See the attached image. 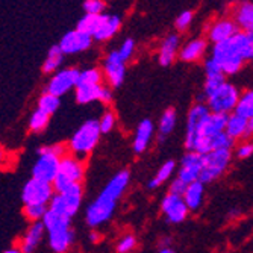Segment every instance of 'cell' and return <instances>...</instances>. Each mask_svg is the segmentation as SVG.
Wrapping results in <instances>:
<instances>
[{"instance_id": "ac0fdd59", "label": "cell", "mask_w": 253, "mask_h": 253, "mask_svg": "<svg viewBox=\"0 0 253 253\" xmlns=\"http://www.w3.org/2000/svg\"><path fill=\"white\" fill-rule=\"evenodd\" d=\"M240 32L237 23L234 21V18H218L215 21H212L210 28H208V40L215 45V44H221L227 40L234 38L237 34Z\"/></svg>"}, {"instance_id": "7dc6e473", "label": "cell", "mask_w": 253, "mask_h": 253, "mask_svg": "<svg viewBox=\"0 0 253 253\" xmlns=\"http://www.w3.org/2000/svg\"><path fill=\"white\" fill-rule=\"evenodd\" d=\"M158 253H176L171 247H163V249H161Z\"/></svg>"}, {"instance_id": "4dcf8cb0", "label": "cell", "mask_w": 253, "mask_h": 253, "mask_svg": "<svg viewBox=\"0 0 253 253\" xmlns=\"http://www.w3.org/2000/svg\"><path fill=\"white\" fill-rule=\"evenodd\" d=\"M59 106H61V99L53 96V94H50V93H44L38 99V109L44 111L45 114H49V116L55 114Z\"/></svg>"}, {"instance_id": "44dd1931", "label": "cell", "mask_w": 253, "mask_h": 253, "mask_svg": "<svg viewBox=\"0 0 253 253\" xmlns=\"http://www.w3.org/2000/svg\"><path fill=\"white\" fill-rule=\"evenodd\" d=\"M155 132V126L153 122L146 119L143 120L140 125H138L136 130H135V136H133V143H132V149L135 153H143L146 152V149L149 147L152 136Z\"/></svg>"}, {"instance_id": "e0dca14e", "label": "cell", "mask_w": 253, "mask_h": 253, "mask_svg": "<svg viewBox=\"0 0 253 253\" xmlns=\"http://www.w3.org/2000/svg\"><path fill=\"white\" fill-rule=\"evenodd\" d=\"M103 76L108 81L109 86L117 88L125 82L126 76V65L120 58L117 50H112L103 61Z\"/></svg>"}, {"instance_id": "6da1fadb", "label": "cell", "mask_w": 253, "mask_h": 253, "mask_svg": "<svg viewBox=\"0 0 253 253\" xmlns=\"http://www.w3.org/2000/svg\"><path fill=\"white\" fill-rule=\"evenodd\" d=\"M129 182L130 173L127 170H120L109 179L99 196L88 205L85 211V220L89 227H99L111 220L114 211H116L117 200L126 191Z\"/></svg>"}, {"instance_id": "4fadbf2b", "label": "cell", "mask_w": 253, "mask_h": 253, "mask_svg": "<svg viewBox=\"0 0 253 253\" xmlns=\"http://www.w3.org/2000/svg\"><path fill=\"white\" fill-rule=\"evenodd\" d=\"M79 76H81V72L78 68H62V70L56 72L50 78L47 86H45V93H50L61 99L70 89L76 88L79 82Z\"/></svg>"}, {"instance_id": "5bb4252c", "label": "cell", "mask_w": 253, "mask_h": 253, "mask_svg": "<svg viewBox=\"0 0 253 253\" xmlns=\"http://www.w3.org/2000/svg\"><path fill=\"white\" fill-rule=\"evenodd\" d=\"M202 170H203V155L197 152H187L180 159L177 177L190 185V183L200 182Z\"/></svg>"}, {"instance_id": "8d00e7d4", "label": "cell", "mask_w": 253, "mask_h": 253, "mask_svg": "<svg viewBox=\"0 0 253 253\" xmlns=\"http://www.w3.org/2000/svg\"><path fill=\"white\" fill-rule=\"evenodd\" d=\"M99 126L102 133H109L114 129V126H116V116H114V112L111 111L103 112L102 117L99 119Z\"/></svg>"}, {"instance_id": "484cf974", "label": "cell", "mask_w": 253, "mask_h": 253, "mask_svg": "<svg viewBox=\"0 0 253 253\" xmlns=\"http://www.w3.org/2000/svg\"><path fill=\"white\" fill-rule=\"evenodd\" d=\"M247 126H249V120L238 116V114H231L227 119V125H226V133L232 138V140H238V138H244L247 136Z\"/></svg>"}, {"instance_id": "8fae6325", "label": "cell", "mask_w": 253, "mask_h": 253, "mask_svg": "<svg viewBox=\"0 0 253 253\" xmlns=\"http://www.w3.org/2000/svg\"><path fill=\"white\" fill-rule=\"evenodd\" d=\"M211 116V109L208 108L206 103H196L194 106H191V109L188 111V117H187V130H185V147L188 149V152L194 150L197 136L205 125V122L208 120V117Z\"/></svg>"}, {"instance_id": "30bf717a", "label": "cell", "mask_w": 253, "mask_h": 253, "mask_svg": "<svg viewBox=\"0 0 253 253\" xmlns=\"http://www.w3.org/2000/svg\"><path fill=\"white\" fill-rule=\"evenodd\" d=\"M232 159V153L229 149L214 150L203 155V170L200 176L202 183H211L217 180L229 167Z\"/></svg>"}, {"instance_id": "603a6c76", "label": "cell", "mask_w": 253, "mask_h": 253, "mask_svg": "<svg viewBox=\"0 0 253 253\" xmlns=\"http://www.w3.org/2000/svg\"><path fill=\"white\" fill-rule=\"evenodd\" d=\"M234 21L241 32L250 34L253 31V2H241L234 9Z\"/></svg>"}, {"instance_id": "60d3db41", "label": "cell", "mask_w": 253, "mask_h": 253, "mask_svg": "<svg viewBox=\"0 0 253 253\" xmlns=\"http://www.w3.org/2000/svg\"><path fill=\"white\" fill-rule=\"evenodd\" d=\"M187 188H188V183H185L183 180H180L179 177L173 179L171 183H170V193H171V194L183 196V194H185V191H187Z\"/></svg>"}, {"instance_id": "d590c367", "label": "cell", "mask_w": 253, "mask_h": 253, "mask_svg": "<svg viewBox=\"0 0 253 253\" xmlns=\"http://www.w3.org/2000/svg\"><path fill=\"white\" fill-rule=\"evenodd\" d=\"M84 6V11L85 14L88 15H102L105 14V3L102 2V0H85V2L82 3Z\"/></svg>"}, {"instance_id": "277c9868", "label": "cell", "mask_w": 253, "mask_h": 253, "mask_svg": "<svg viewBox=\"0 0 253 253\" xmlns=\"http://www.w3.org/2000/svg\"><path fill=\"white\" fill-rule=\"evenodd\" d=\"M37 161L32 166V177L53 183L58 176L61 161L65 156V147L58 146H44L37 150Z\"/></svg>"}, {"instance_id": "f6af8a7d", "label": "cell", "mask_w": 253, "mask_h": 253, "mask_svg": "<svg viewBox=\"0 0 253 253\" xmlns=\"http://www.w3.org/2000/svg\"><path fill=\"white\" fill-rule=\"evenodd\" d=\"M3 253H25L20 247H9L6 250H3Z\"/></svg>"}, {"instance_id": "c3c4849f", "label": "cell", "mask_w": 253, "mask_h": 253, "mask_svg": "<svg viewBox=\"0 0 253 253\" xmlns=\"http://www.w3.org/2000/svg\"><path fill=\"white\" fill-rule=\"evenodd\" d=\"M247 35H249V37H250V38H252V40H253V31H252V32H250V34H247Z\"/></svg>"}, {"instance_id": "83f0119b", "label": "cell", "mask_w": 253, "mask_h": 253, "mask_svg": "<svg viewBox=\"0 0 253 253\" xmlns=\"http://www.w3.org/2000/svg\"><path fill=\"white\" fill-rule=\"evenodd\" d=\"M174 170H176V163H174V161L173 159L166 161V163L161 166L159 170L156 171L155 177L149 182V188L155 190V188L161 187L164 182H167L171 177V174L174 173Z\"/></svg>"}, {"instance_id": "8992f818", "label": "cell", "mask_w": 253, "mask_h": 253, "mask_svg": "<svg viewBox=\"0 0 253 253\" xmlns=\"http://www.w3.org/2000/svg\"><path fill=\"white\" fill-rule=\"evenodd\" d=\"M100 135L102 130L99 126V120H86L72 135L70 141H68V149L72 150L73 156L82 159L96 149Z\"/></svg>"}, {"instance_id": "5b68a950", "label": "cell", "mask_w": 253, "mask_h": 253, "mask_svg": "<svg viewBox=\"0 0 253 253\" xmlns=\"http://www.w3.org/2000/svg\"><path fill=\"white\" fill-rule=\"evenodd\" d=\"M122 28V18L117 14L88 15L85 14L79 21L76 29L93 37L96 41H106L112 38Z\"/></svg>"}, {"instance_id": "d6986e66", "label": "cell", "mask_w": 253, "mask_h": 253, "mask_svg": "<svg viewBox=\"0 0 253 253\" xmlns=\"http://www.w3.org/2000/svg\"><path fill=\"white\" fill-rule=\"evenodd\" d=\"M179 45H180V38L177 34H170L167 35L163 42H161L159 45V50H158V61L161 65H170L176 56H177V52L180 50L179 49Z\"/></svg>"}, {"instance_id": "4316f807", "label": "cell", "mask_w": 253, "mask_h": 253, "mask_svg": "<svg viewBox=\"0 0 253 253\" xmlns=\"http://www.w3.org/2000/svg\"><path fill=\"white\" fill-rule=\"evenodd\" d=\"M64 61V53L61 50V47L56 45H52L47 52V58H45L44 64H42V72L44 73H56L59 72V67Z\"/></svg>"}, {"instance_id": "9a60e30c", "label": "cell", "mask_w": 253, "mask_h": 253, "mask_svg": "<svg viewBox=\"0 0 253 253\" xmlns=\"http://www.w3.org/2000/svg\"><path fill=\"white\" fill-rule=\"evenodd\" d=\"M161 211H163L166 220L173 224L182 223L188 217V212H190L183 197L177 194H171V193L164 196L163 202H161Z\"/></svg>"}, {"instance_id": "ffe728a7", "label": "cell", "mask_w": 253, "mask_h": 253, "mask_svg": "<svg viewBox=\"0 0 253 253\" xmlns=\"http://www.w3.org/2000/svg\"><path fill=\"white\" fill-rule=\"evenodd\" d=\"M206 47H208V42L203 38H193L190 41H187L182 45L179 50V59L183 62H196L199 59H202V56L206 52Z\"/></svg>"}, {"instance_id": "9c48e42d", "label": "cell", "mask_w": 253, "mask_h": 253, "mask_svg": "<svg viewBox=\"0 0 253 253\" xmlns=\"http://www.w3.org/2000/svg\"><path fill=\"white\" fill-rule=\"evenodd\" d=\"M82 199H84L82 185H75L65 190L64 193H55L52 202L49 203V210L72 220L81 208Z\"/></svg>"}, {"instance_id": "7402d4cb", "label": "cell", "mask_w": 253, "mask_h": 253, "mask_svg": "<svg viewBox=\"0 0 253 253\" xmlns=\"http://www.w3.org/2000/svg\"><path fill=\"white\" fill-rule=\"evenodd\" d=\"M44 234H45V227H44L42 221L32 223L28 227V231L25 232V235H23V238H21L20 249L25 253H34L37 250V247L40 246Z\"/></svg>"}, {"instance_id": "836d02e7", "label": "cell", "mask_w": 253, "mask_h": 253, "mask_svg": "<svg viewBox=\"0 0 253 253\" xmlns=\"http://www.w3.org/2000/svg\"><path fill=\"white\" fill-rule=\"evenodd\" d=\"M223 84H226L224 75L206 78V79H205V85H203V94L206 96V100H208V97L214 93V91H217Z\"/></svg>"}, {"instance_id": "681fc988", "label": "cell", "mask_w": 253, "mask_h": 253, "mask_svg": "<svg viewBox=\"0 0 253 253\" xmlns=\"http://www.w3.org/2000/svg\"><path fill=\"white\" fill-rule=\"evenodd\" d=\"M252 61H253V50H252Z\"/></svg>"}, {"instance_id": "d4e9b609", "label": "cell", "mask_w": 253, "mask_h": 253, "mask_svg": "<svg viewBox=\"0 0 253 253\" xmlns=\"http://www.w3.org/2000/svg\"><path fill=\"white\" fill-rule=\"evenodd\" d=\"M182 197H183V200H185L190 211L200 210L202 205H203V199H205V183H202V182L190 183L185 194H183Z\"/></svg>"}, {"instance_id": "e575fe53", "label": "cell", "mask_w": 253, "mask_h": 253, "mask_svg": "<svg viewBox=\"0 0 253 253\" xmlns=\"http://www.w3.org/2000/svg\"><path fill=\"white\" fill-rule=\"evenodd\" d=\"M79 81L81 82H89V84H102L103 72H100L99 68H86V70L81 72Z\"/></svg>"}, {"instance_id": "7bdbcfd3", "label": "cell", "mask_w": 253, "mask_h": 253, "mask_svg": "<svg viewBox=\"0 0 253 253\" xmlns=\"http://www.w3.org/2000/svg\"><path fill=\"white\" fill-rule=\"evenodd\" d=\"M111 100H112V91H111V88H109L108 85H103L99 102H102V103H109Z\"/></svg>"}, {"instance_id": "b9f144b4", "label": "cell", "mask_w": 253, "mask_h": 253, "mask_svg": "<svg viewBox=\"0 0 253 253\" xmlns=\"http://www.w3.org/2000/svg\"><path fill=\"white\" fill-rule=\"evenodd\" d=\"M235 155L240 158V159H246V158H250L253 155V143L252 141H246L243 144H240L237 147V152Z\"/></svg>"}, {"instance_id": "f35d334b", "label": "cell", "mask_w": 253, "mask_h": 253, "mask_svg": "<svg viewBox=\"0 0 253 253\" xmlns=\"http://www.w3.org/2000/svg\"><path fill=\"white\" fill-rule=\"evenodd\" d=\"M194 18V14L193 11H182L177 17H176V21H174V26L177 31H185L188 29V26L191 25V21Z\"/></svg>"}, {"instance_id": "ee69618b", "label": "cell", "mask_w": 253, "mask_h": 253, "mask_svg": "<svg viewBox=\"0 0 253 253\" xmlns=\"http://www.w3.org/2000/svg\"><path fill=\"white\" fill-rule=\"evenodd\" d=\"M99 238H100V235H99L96 231H94V232H89V241H91V243H97Z\"/></svg>"}, {"instance_id": "f1b7e54d", "label": "cell", "mask_w": 253, "mask_h": 253, "mask_svg": "<svg viewBox=\"0 0 253 253\" xmlns=\"http://www.w3.org/2000/svg\"><path fill=\"white\" fill-rule=\"evenodd\" d=\"M176 120H177V116H176V111L174 109H167L164 111V114L161 116L159 119V125H158V133H159V140H164L167 135H170L176 126Z\"/></svg>"}, {"instance_id": "1f68e13d", "label": "cell", "mask_w": 253, "mask_h": 253, "mask_svg": "<svg viewBox=\"0 0 253 253\" xmlns=\"http://www.w3.org/2000/svg\"><path fill=\"white\" fill-rule=\"evenodd\" d=\"M49 119H50L49 114H45L44 111H41V109L37 108V109L32 112L31 119H29V129H31L32 132H41L42 129L47 127Z\"/></svg>"}, {"instance_id": "f546056e", "label": "cell", "mask_w": 253, "mask_h": 253, "mask_svg": "<svg viewBox=\"0 0 253 253\" xmlns=\"http://www.w3.org/2000/svg\"><path fill=\"white\" fill-rule=\"evenodd\" d=\"M235 114H238V116H241L247 120H250L253 117V89H247L241 94L240 102L235 109Z\"/></svg>"}, {"instance_id": "ba28073f", "label": "cell", "mask_w": 253, "mask_h": 253, "mask_svg": "<svg viewBox=\"0 0 253 253\" xmlns=\"http://www.w3.org/2000/svg\"><path fill=\"white\" fill-rule=\"evenodd\" d=\"M240 97H241V94H240L238 88L232 84L226 82L208 97L206 105H208V108L211 109L212 114L229 116L232 111L235 112Z\"/></svg>"}, {"instance_id": "7a4b0ae2", "label": "cell", "mask_w": 253, "mask_h": 253, "mask_svg": "<svg viewBox=\"0 0 253 253\" xmlns=\"http://www.w3.org/2000/svg\"><path fill=\"white\" fill-rule=\"evenodd\" d=\"M253 40L246 32H238L234 38L212 45L211 58L221 67L224 75H235L246 61H252Z\"/></svg>"}, {"instance_id": "cb8c5ba5", "label": "cell", "mask_w": 253, "mask_h": 253, "mask_svg": "<svg viewBox=\"0 0 253 253\" xmlns=\"http://www.w3.org/2000/svg\"><path fill=\"white\" fill-rule=\"evenodd\" d=\"M102 84H89V82H78L76 85V100L81 105H86L94 100L100 99V93H102Z\"/></svg>"}, {"instance_id": "2e32d148", "label": "cell", "mask_w": 253, "mask_h": 253, "mask_svg": "<svg viewBox=\"0 0 253 253\" xmlns=\"http://www.w3.org/2000/svg\"><path fill=\"white\" fill-rule=\"evenodd\" d=\"M91 44H93V37L79 29L68 31L67 34L62 35V38L58 42L64 55H76L85 52L91 47Z\"/></svg>"}, {"instance_id": "7c38bea8", "label": "cell", "mask_w": 253, "mask_h": 253, "mask_svg": "<svg viewBox=\"0 0 253 253\" xmlns=\"http://www.w3.org/2000/svg\"><path fill=\"white\" fill-rule=\"evenodd\" d=\"M55 196L52 183L38 179H29L21 190V202L25 205H44L47 206Z\"/></svg>"}, {"instance_id": "bcb514c9", "label": "cell", "mask_w": 253, "mask_h": 253, "mask_svg": "<svg viewBox=\"0 0 253 253\" xmlns=\"http://www.w3.org/2000/svg\"><path fill=\"white\" fill-rule=\"evenodd\" d=\"M253 135V117L249 120V126H247V136Z\"/></svg>"}, {"instance_id": "52a82bcc", "label": "cell", "mask_w": 253, "mask_h": 253, "mask_svg": "<svg viewBox=\"0 0 253 253\" xmlns=\"http://www.w3.org/2000/svg\"><path fill=\"white\" fill-rule=\"evenodd\" d=\"M84 174H85V167L82 164V161L73 155H65L61 161L58 176L52 183L55 193H64L65 190L75 185H81Z\"/></svg>"}, {"instance_id": "d6a6232c", "label": "cell", "mask_w": 253, "mask_h": 253, "mask_svg": "<svg viewBox=\"0 0 253 253\" xmlns=\"http://www.w3.org/2000/svg\"><path fill=\"white\" fill-rule=\"evenodd\" d=\"M47 211H49V208L44 205H25V208H23V214H25V217L32 223L42 221Z\"/></svg>"}, {"instance_id": "74e56055", "label": "cell", "mask_w": 253, "mask_h": 253, "mask_svg": "<svg viewBox=\"0 0 253 253\" xmlns=\"http://www.w3.org/2000/svg\"><path fill=\"white\" fill-rule=\"evenodd\" d=\"M117 52H119V55H120V58L126 62V61H129L132 56H133V53H135V41L132 40V38H126L123 42H122V45L117 49Z\"/></svg>"}, {"instance_id": "ab89813d", "label": "cell", "mask_w": 253, "mask_h": 253, "mask_svg": "<svg viewBox=\"0 0 253 253\" xmlns=\"http://www.w3.org/2000/svg\"><path fill=\"white\" fill-rule=\"evenodd\" d=\"M136 246V240L132 234H127L120 238L117 243V253H130Z\"/></svg>"}, {"instance_id": "3957f363", "label": "cell", "mask_w": 253, "mask_h": 253, "mask_svg": "<svg viewBox=\"0 0 253 253\" xmlns=\"http://www.w3.org/2000/svg\"><path fill=\"white\" fill-rule=\"evenodd\" d=\"M70 218H65L53 211H47L42 218V224L49 235V246L55 253H65L75 240V232Z\"/></svg>"}]
</instances>
